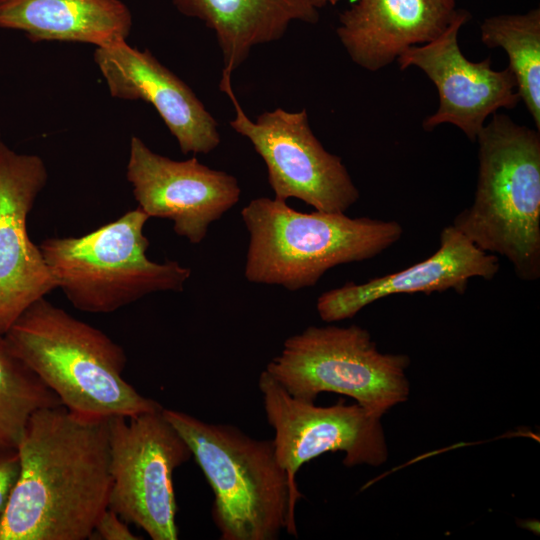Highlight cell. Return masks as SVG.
<instances>
[{"label":"cell","instance_id":"1","mask_svg":"<svg viewBox=\"0 0 540 540\" xmlns=\"http://www.w3.org/2000/svg\"><path fill=\"white\" fill-rule=\"evenodd\" d=\"M17 450L20 474L0 516V540L90 539L112 483L108 418L63 405L40 409Z\"/></svg>","mask_w":540,"mask_h":540},{"label":"cell","instance_id":"2","mask_svg":"<svg viewBox=\"0 0 540 540\" xmlns=\"http://www.w3.org/2000/svg\"><path fill=\"white\" fill-rule=\"evenodd\" d=\"M11 350L71 412L87 417L133 416L161 409L124 377V349L100 329L44 297L4 334Z\"/></svg>","mask_w":540,"mask_h":540},{"label":"cell","instance_id":"3","mask_svg":"<svg viewBox=\"0 0 540 540\" xmlns=\"http://www.w3.org/2000/svg\"><path fill=\"white\" fill-rule=\"evenodd\" d=\"M472 204L452 225L481 250L505 257L518 278L540 277V134L494 113L477 135Z\"/></svg>","mask_w":540,"mask_h":540},{"label":"cell","instance_id":"4","mask_svg":"<svg viewBox=\"0 0 540 540\" xmlns=\"http://www.w3.org/2000/svg\"><path fill=\"white\" fill-rule=\"evenodd\" d=\"M209 483L212 519L222 540H275L296 536L294 493L273 440L253 438L230 424L202 421L163 408Z\"/></svg>","mask_w":540,"mask_h":540},{"label":"cell","instance_id":"5","mask_svg":"<svg viewBox=\"0 0 540 540\" xmlns=\"http://www.w3.org/2000/svg\"><path fill=\"white\" fill-rule=\"evenodd\" d=\"M250 240L244 275L290 291L313 287L329 269L371 259L399 241L394 220L345 213L299 212L286 201L259 197L241 210Z\"/></svg>","mask_w":540,"mask_h":540},{"label":"cell","instance_id":"6","mask_svg":"<svg viewBox=\"0 0 540 540\" xmlns=\"http://www.w3.org/2000/svg\"><path fill=\"white\" fill-rule=\"evenodd\" d=\"M140 208L80 237L44 239L39 248L58 288L76 309L111 313L158 291H182L191 275L177 261L147 258Z\"/></svg>","mask_w":540,"mask_h":540},{"label":"cell","instance_id":"7","mask_svg":"<svg viewBox=\"0 0 540 540\" xmlns=\"http://www.w3.org/2000/svg\"><path fill=\"white\" fill-rule=\"evenodd\" d=\"M409 363L407 355L381 353L358 325L309 326L287 338L265 370L294 397L338 393L381 418L407 400Z\"/></svg>","mask_w":540,"mask_h":540},{"label":"cell","instance_id":"8","mask_svg":"<svg viewBox=\"0 0 540 540\" xmlns=\"http://www.w3.org/2000/svg\"><path fill=\"white\" fill-rule=\"evenodd\" d=\"M108 508L152 540L178 539L173 473L191 457L185 440L158 410L108 418Z\"/></svg>","mask_w":540,"mask_h":540},{"label":"cell","instance_id":"9","mask_svg":"<svg viewBox=\"0 0 540 540\" xmlns=\"http://www.w3.org/2000/svg\"><path fill=\"white\" fill-rule=\"evenodd\" d=\"M220 88L232 101L230 126L246 137L266 164L275 198H297L315 210L345 213L360 197L341 158L328 152L312 132L307 111L281 108L252 121L240 106L231 75L222 72Z\"/></svg>","mask_w":540,"mask_h":540},{"label":"cell","instance_id":"10","mask_svg":"<svg viewBox=\"0 0 540 540\" xmlns=\"http://www.w3.org/2000/svg\"><path fill=\"white\" fill-rule=\"evenodd\" d=\"M258 387L268 424L274 430V449L280 466L287 473L295 494L299 469L327 452H343L347 467L380 466L388 450L380 417L359 404L343 401L317 406L292 396L266 370Z\"/></svg>","mask_w":540,"mask_h":540},{"label":"cell","instance_id":"11","mask_svg":"<svg viewBox=\"0 0 540 540\" xmlns=\"http://www.w3.org/2000/svg\"><path fill=\"white\" fill-rule=\"evenodd\" d=\"M126 177L138 208L149 217L173 222L174 232L201 243L209 226L240 199L238 180L192 157L175 161L153 152L137 136L130 139Z\"/></svg>","mask_w":540,"mask_h":540},{"label":"cell","instance_id":"12","mask_svg":"<svg viewBox=\"0 0 540 540\" xmlns=\"http://www.w3.org/2000/svg\"><path fill=\"white\" fill-rule=\"evenodd\" d=\"M469 18L467 10L459 9L437 38L406 49L396 61L401 70L421 69L437 88L439 106L423 121V128L432 131L449 123L475 142L488 116L500 108H515L520 97L508 67L494 70L490 57L472 62L461 52L458 34Z\"/></svg>","mask_w":540,"mask_h":540},{"label":"cell","instance_id":"13","mask_svg":"<svg viewBox=\"0 0 540 540\" xmlns=\"http://www.w3.org/2000/svg\"><path fill=\"white\" fill-rule=\"evenodd\" d=\"M47 180L42 158L16 153L0 141V334L31 304L58 288L27 231L28 215Z\"/></svg>","mask_w":540,"mask_h":540},{"label":"cell","instance_id":"14","mask_svg":"<svg viewBox=\"0 0 540 540\" xmlns=\"http://www.w3.org/2000/svg\"><path fill=\"white\" fill-rule=\"evenodd\" d=\"M93 59L110 95L151 104L183 154H205L219 145L217 121L192 89L149 50H138L123 41L96 47Z\"/></svg>","mask_w":540,"mask_h":540},{"label":"cell","instance_id":"15","mask_svg":"<svg viewBox=\"0 0 540 540\" xmlns=\"http://www.w3.org/2000/svg\"><path fill=\"white\" fill-rule=\"evenodd\" d=\"M500 268L498 256L472 243L452 224L440 233L439 248L412 266L375 277L361 284L348 282L324 292L316 303L325 322L352 318L369 304L396 294H415L454 290L463 294L475 277L493 279Z\"/></svg>","mask_w":540,"mask_h":540},{"label":"cell","instance_id":"16","mask_svg":"<svg viewBox=\"0 0 540 540\" xmlns=\"http://www.w3.org/2000/svg\"><path fill=\"white\" fill-rule=\"evenodd\" d=\"M458 11L456 0H356L339 15L336 33L351 60L375 72L437 38Z\"/></svg>","mask_w":540,"mask_h":540},{"label":"cell","instance_id":"17","mask_svg":"<svg viewBox=\"0 0 540 540\" xmlns=\"http://www.w3.org/2000/svg\"><path fill=\"white\" fill-rule=\"evenodd\" d=\"M132 25L121 0H0V28L22 31L34 43L109 46L127 41Z\"/></svg>","mask_w":540,"mask_h":540},{"label":"cell","instance_id":"18","mask_svg":"<svg viewBox=\"0 0 540 540\" xmlns=\"http://www.w3.org/2000/svg\"><path fill=\"white\" fill-rule=\"evenodd\" d=\"M178 11L214 31L229 75L251 49L280 39L293 21L316 23L311 0H172Z\"/></svg>","mask_w":540,"mask_h":540},{"label":"cell","instance_id":"19","mask_svg":"<svg viewBox=\"0 0 540 540\" xmlns=\"http://www.w3.org/2000/svg\"><path fill=\"white\" fill-rule=\"evenodd\" d=\"M480 38L487 47L506 51L520 100L540 131V9L486 18Z\"/></svg>","mask_w":540,"mask_h":540},{"label":"cell","instance_id":"20","mask_svg":"<svg viewBox=\"0 0 540 540\" xmlns=\"http://www.w3.org/2000/svg\"><path fill=\"white\" fill-rule=\"evenodd\" d=\"M59 405V397L0 334V448H17L30 417Z\"/></svg>","mask_w":540,"mask_h":540},{"label":"cell","instance_id":"21","mask_svg":"<svg viewBox=\"0 0 540 540\" xmlns=\"http://www.w3.org/2000/svg\"><path fill=\"white\" fill-rule=\"evenodd\" d=\"M20 474L17 448H0V516L4 512Z\"/></svg>","mask_w":540,"mask_h":540},{"label":"cell","instance_id":"22","mask_svg":"<svg viewBox=\"0 0 540 540\" xmlns=\"http://www.w3.org/2000/svg\"><path fill=\"white\" fill-rule=\"evenodd\" d=\"M102 540H139L129 528L128 523L121 519L113 510L107 508L98 518L90 539Z\"/></svg>","mask_w":540,"mask_h":540},{"label":"cell","instance_id":"23","mask_svg":"<svg viewBox=\"0 0 540 540\" xmlns=\"http://www.w3.org/2000/svg\"><path fill=\"white\" fill-rule=\"evenodd\" d=\"M340 1H342V0H311L312 4L317 9L322 8V7H324V6L328 5V4L336 5Z\"/></svg>","mask_w":540,"mask_h":540}]
</instances>
